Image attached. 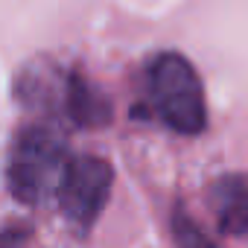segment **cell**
I'll return each mask as SVG.
<instances>
[{"mask_svg":"<svg viewBox=\"0 0 248 248\" xmlns=\"http://www.w3.org/2000/svg\"><path fill=\"white\" fill-rule=\"evenodd\" d=\"M111 164L99 155H70L59 181V207L64 213V219L88 233L93 228V222L99 219V213L108 204L111 196Z\"/></svg>","mask_w":248,"mask_h":248,"instance_id":"3","label":"cell"},{"mask_svg":"<svg viewBox=\"0 0 248 248\" xmlns=\"http://www.w3.org/2000/svg\"><path fill=\"white\" fill-rule=\"evenodd\" d=\"M146 105L178 135H199L207 123L204 91L193 64L178 53H161L146 64Z\"/></svg>","mask_w":248,"mask_h":248,"instance_id":"1","label":"cell"},{"mask_svg":"<svg viewBox=\"0 0 248 248\" xmlns=\"http://www.w3.org/2000/svg\"><path fill=\"white\" fill-rule=\"evenodd\" d=\"M67 158L70 152L62 135H56L47 126H24L15 135L9 167H6L12 196L24 204L44 202L50 193L59 190Z\"/></svg>","mask_w":248,"mask_h":248,"instance_id":"2","label":"cell"},{"mask_svg":"<svg viewBox=\"0 0 248 248\" xmlns=\"http://www.w3.org/2000/svg\"><path fill=\"white\" fill-rule=\"evenodd\" d=\"M172 233H175V242H178L181 248H216L213 239H210L190 216H184L181 210L172 216Z\"/></svg>","mask_w":248,"mask_h":248,"instance_id":"5","label":"cell"},{"mask_svg":"<svg viewBox=\"0 0 248 248\" xmlns=\"http://www.w3.org/2000/svg\"><path fill=\"white\" fill-rule=\"evenodd\" d=\"M210 204L225 233L248 236V175L219 178L210 190Z\"/></svg>","mask_w":248,"mask_h":248,"instance_id":"4","label":"cell"}]
</instances>
